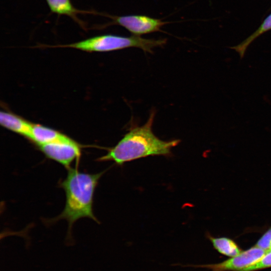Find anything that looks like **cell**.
Instances as JSON below:
<instances>
[{
    "instance_id": "6da1fadb",
    "label": "cell",
    "mask_w": 271,
    "mask_h": 271,
    "mask_svg": "<svg viewBox=\"0 0 271 271\" xmlns=\"http://www.w3.org/2000/svg\"><path fill=\"white\" fill-rule=\"evenodd\" d=\"M156 112L153 110L147 122L142 126L132 125L117 144L107 149V153L98 161H113L116 165L149 156L172 155L171 150L179 140L165 141L156 136L152 130Z\"/></svg>"
},
{
    "instance_id": "7a4b0ae2",
    "label": "cell",
    "mask_w": 271,
    "mask_h": 271,
    "mask_svg": "<svg viewBox=\"0 0 271 271\" xmlns=\"http://www.w3.org/2000/svg\"><path fill=\"white\" fill-rule=\"evenodd\" d=\"M67 170L66 177L60 183L66 195L65 207L53 221L66 220L69 229L81 218H89L98 222L93 211V196L99 180L105 171L89 174L71 167Z\"/></svg>"
},
{
    "instance_id": "3957f363",
    "label": "cell",
    "mask_w": 271,
    "mask_h": 271,
    "mask_svg": "<svg viewBox=\"0 0 271 271\" xmlns=\"http://www.w3.org/2000/svg\"><path fill=\"white\" fill-rule=\"evenodd\" d=\"M166 39H146L133 35L130 37L105 34L96 36L77 42L51 47L70 48L80 50L92 52H109L129 47H136L145 52L152 53L156 47L164 45Z\"/></svg>"
},
{
    "instance_id": "277c9868",
    "label": "cell",
    "mask_w": 271,
    "mask_h": 271,
    "mask_svg": "<svg viewBox=\"0 0 271 271\" xmlns=\"http://www.w3.org/2000/svg\"><path fill=\"white\" fill-rule=\"evenodd\" d=\"M110 18L112 21L110 25L121 26L130 32L133 35H140L162 31L161 28L168 22L161 19L151 18L144 15H127L122 16H111L103 14Z\"/></svg>"
},
{
    "instance_id": "5b68a950",
    "label": "cell",
    "mask_w": 271,
    "mask_h": 271,
    "mask_svg": "<svg viewBox=\"0 0 271 271\" xmlns=\"http://www.w3.org/2000/svg\"><path fill=\"white\" fill-rule=\"evenodd\" d=\"M37 147L47 158L60 164L67 169L70 168L73 161H79L81 154L80 145L72 139Z\"/></svg>"
},
{
    "instance_id": "8992f818",
    "label": "cell",
    "mask_w": 271,
    "mask_h": 271,
    "mask_svg": "<svg viewBox=\"0 0 271 271\" xmlns=\"http://www.w3.org/2000/svg\"><path fill=\"white\" fill-rule=\"evenodd\" d=\"M267 251L256 246L244 251L238 255L215 264H176L182 266L206 268L212 271H239L259 260Z\"/></svg>"
},
{
    "instance_id": "52a82bcc",
    "label": "cell",
    "mask_w": 271,
    "mask_h": 271,
    "mask_svg": "<svg viewBox=\"0 0 271 271\" xmlns=\"http://www.w3.org/2000/svg\"><path fill=\"white\" fill-rule=\"evenodd\" d=\"M0 123L4 127L29 139L33 123L10 112L1 111Z\"/></svg>"
},
{
    "instance_id": "ba28073f",
    "label": "cell",
    "mask_w": 271,
    "mask_h": 271,
    "mask_svg": "<svg viewBox=\"0 0 271 271\" xmlns=\"http://www.w3.org/2000/svg\"><path fill=\"white\" fill-rule=\"evenodd\" d=\"M37 146L59 141H66L71 139L57 130L38 124H33L29 139Z\"/></svg>"
},
{
    "instance_id": "9c48e42d",
    "label": "cell",
    "mask_w": 271,
    "mask_h": 271,
    "mask_svg": "<svg viewBox=\"0 0 271 271\" xmlns=\"http://www.w3.org/2000/svg\"><path fill=\"white\" fill-rule=\"evenodd\" d=\"M46 2L52 13L58 15L69 16L82 28L84 27V24L77 17V15L93 13L76 9L73 6L70 0H46Z\"/></svg>"
},
{
    "instance_id": "30bf717a",
    "label": "cell",
    "mask_w": 271,
    "mask_h": 271,
    "mask_svg": "<svg viewBox=\"0 0 271 271\" xmlns=\"http://www.w3.org/2000/svg\"><path fill=\"white\" fill-rule=\"evenodd\" d=\"M214 248L219 253L230 257L240 254L242 251L232 240L227 237H213L208 236Z\"/></svg>"
},
{
    "instance_id": "8fae6325",
    "label": "cell",
    "mask_w": 271,
    "mask_h": 271,
    "mask_svg": "<svg viewBox=\"0 0 271 271\" xmlns=\"http://www.w3.org/2000/svg\"><path fill=\"white\" fill-rule=\"evenodd\" d=\"M270 30H271V14L264 19L262 23L253 33L240 44L233 47L232 48L238 53L240 58H242L249 45L260 35Z\"/></svg>"
},
{
    "instance_id": "7c38bea8",
    "label": "cell",
    "mask_w": 271,
    "mask_h": 271,
    "mask_svg": "<svg viewBox=\"0 0 271 271\" xmlns=\"http://www.w3.org/2000/svg\"><path fill=\"white\" fill-rule=\"evenodd\" d=\"M271 267V251L267 252L259 260L239 271H255Z\"/></svg>"
},
{
    "instance_id": "4fadbf2b",
    "label": "cell",
    "mask_w": 271,
    "mask_h": 271,
    "mask_svg": "<svg viewBox=\"0 0 271 271\" xmlns=\"http://www.w3.org/2000/svg\"><path fill=\"white\" fill-rule=\"evenodd\" d=\"M255 246L267 252L269 251L271 246V227L258 240Z\"/></svg>"
},
{
    "instance_id": "5bb4252c",
    "label": "cell",
    "mask_w": 271,
    "mask_h": 271,
    "mask_svg": "<svg viewBox=\"0 0 271 271\" xmlns=\"http://www.w3.org/2000/svg\"><path fill=\"white\" fill-rule=\"evenodd\" d=\"M271 251V246H270V249H269V251Z\"/></svg>"
}]
</instances>
